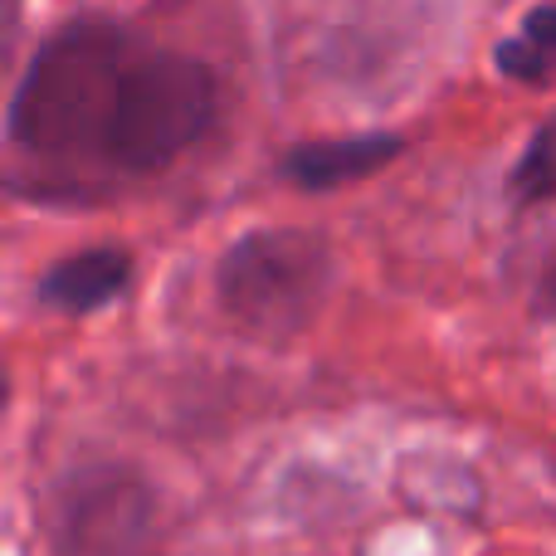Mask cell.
<instances>
[{
    "label": "cell",
    "mask_w": 556,
    "mask_h": 556,
    "mask_svg": "<svg viewBox=\"0 0 556 556\" xmlns=\"http://www.w3.org/2000/svg\"><path fill=\"white\" fill-rule=\"evenodd\" d=\"M127 274L132 260L123 250H84L39 278V298L59 313H98L127 288Z\"/></svg>",
    "instance_id": "277c9868"
},
{
    "label": "cell",
    "mask_w": 556,
    "mask_h": 556,
    "mask_svg": "<svg viewBox=\"0 0 556 556\" xmlns=\"http://www.w3.org/2000/svg\"><path fill=\"white\" fill-rule=\"evenodd\" d=\"M542 317H552V327H556V269L542 283Z\"/></svg>",
    "instance_id": "52a82bcc"
},
{
    "label": "cell",
    "mask_w": 556,
    "mask_h": 556,
    "mask_svg": "<svg viewBox=\"0 0 556 556\" xmlns=\"http://www.w3.org/2000/svg\"><path fill=\"white\" fill-rule=\"evenodd\" d=\"M327 244L303 230H260L244 235L220 264V303L254 337H293L323 303Z\"/></svg>",
    "instance_id": "7a4b0ae2"
},
{
    "label": "cell",
    "mask_w": 556,
    "mask_h": 556,
    "mask_svg": "<svg viewBox=\"0 0 556 556\" xmlns=\"http://www.w3.org/2000/svg\"><path fill=\"white\" fill-rule=\"evenodd\" d=\"M498 74L518 84H547L556 78V5H538L513 39L498 45Z\"/></svg>",
    "instance_id": "5b68a950"
},
{
    "label": "cell",
    "mask_w": 556,
    "mask_h": 556,
    "mask_svg": "<svg viewBox=\"0 0 556 556\" xmlns=\"http://www.w3.org/2000/svg\"><path fill=\"white\" fill-rule=\"evenodd\" d=\"M508 195L513 205H542L556 195V117L532 132V142L522 147L518 166L508 176Z\"/></svg>",
    "instance_id": "8992f818"
},
{
    "label": "cell",
    "mask_w": 556,
    "mask_h": 556,
    "mask_svg": "<svg viewBox=\"0 0 556 556\" xmlns=\"http://www.w3.org/2000/svg\"><path fill=\"white\" fill-rule=\"evenodd\" d=\"M215 117V78L113 25H68L35 54L10 113V142L49 166L152 176Z\"/></svg>",
    "instance_id": "6da1fadb"
},
{
    "label": "cell",
    "mask_w": 556,
    "mask_h": 556,
    "mask_svg": "<svg viewBox=\"0 0 556 556\" xmlns=\"http://www.w3.org/2000/svg\"><path fill=\"white\" fill-rule=\"evenodd\" d=\"M401 137L391 132H371V137H342V142H303L288 152L283 172L293 176L303 191H337L346 181L381 172L386 162H395Z\"/></svg>",
    "instance_id": "3957f363"
}]
</instances>
